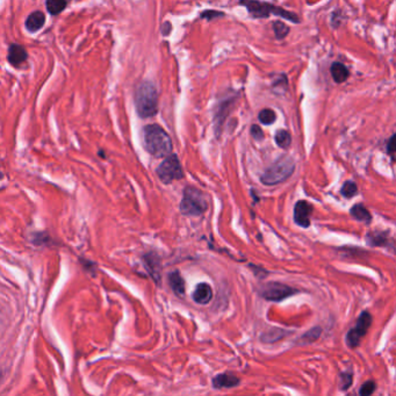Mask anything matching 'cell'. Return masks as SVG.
<instances>
[{"label": "cell", "mask_w": 396, "mask_h": 396, "mask_svg": "<svg viewBox=\"0 0 396 396\" xmlns=\"http://www.w3.org/2000/svg\"><path fill=\"white\" fill-rule=\"evenodd\" d=\"M143 141L146 151L156 158H164L172 152V141L169 134L158 125H148L143 129Z\"/></svg>", "instance_id": "6da1fadb"}, {"label": "cell", "mask_w": 396, "mask_h": 396, "mask_svg": "<svg viewBox=\"0 0 396 396\" xmlns=\"http://www.w3.org/2000/svg\"><path fill=\"white\" fill-rule=\"evenodd\" d=\"M135 106L137 114L143 119L156 115L158 111V93L154 83L143 81L135 93Z\"/></svg>", "instance_id": "7a4b0ae2"}, {"label": "cell", "mask_w": 396, "mask_h": 396, "mask_svg": "<svg viewBox=\"0 0 396 396\" xmlns=\"http://www.w3.org/2000/svg\"><path fill=\"white\" fill-rule=\"evenodd\" d=\"M239 4L245 6L248 8L249 13L253 17H257V19L269 17L271 14H274V16L283 17V19L288 20V21L295 23L300 22L299 16L296 14L290 13V12L278 7V6L268 4V2H262L258 1V0H239Z\"/></svg>", "instance_id": "3957f363"}, {"label": "cell", "mask_w": 396, "mask_h": 396, "mask_svg": "<svg viewBox=\"0 0 396 396\" xmlns=\"http://www.w3.org/2000/svg\"><path fill=\"white\" fill-rule=\"evenodd\" d=\"M294 170V160L288 156H283L265 170V172L260 177V180L264 185L273 186V185L284 183L285 180H287L293 174Z\"/></svg>", "instance_id": "277c9868"}, {"label": "cell", "mask_w": 396, "mask_h": 396, "mask_svg": "<svg viewBox=\"0 0 396 396\" xmlns=\"http://www.w3.org/2000/svg\"><path fill=\"white\" fill-rule=\"evenodd\" d=\"M208 208L206 196L195 187H186L184 190L180 210L186 216H200Z\"/></svg>", "instance_id": "5b68a950"}, {"label": "cell", "mask_w": 396, "mask_h": 396, "mask_svg": "<svg viewBox=\"0 0 396 396\" xmlns=\"http://www.w3.org/2000/svg\"><path fill=\"white\" fill-rule=\"evenodd\" d=\"M157 174L164 184H171L172 181L184 178V172L178 157L175 155L166 156L157 168Z\"/></svg>", "instance_id": "8992f818"}, {"label": "cell", "mask_w": 396, "mask_h": 396, "mask_svg": "<svg viewBox=\"0 0 396 396\" xmlns=\"http://www.w3.org/2000/svg\"><path fill=\"white\" fill-rule=\"evenodd\" d=\"M371 324H372L371 314L368 312H364L362 315H360V317L358 318L356 327L352 328V329L348 333V336H346L348 345L352 348H357V346L359 345L360 339H362L368 331Z\"/></svg>", "instance_id": "52a82bcc"}, {"label": "cell", "mask_w": 396, "mask_h": 396, "mask_svg": "<svg viewBox=\"0 0 396 396\" xmlns=\"http://www.w3.org/2000/svg\"><path fill=\"white\" fill-rule=\"evenodd\" d=\"M296 289L292 288V287L287 286V285L279 284V283H269L260 289V295L268 301L273 302H280L285 300V299L289 298L293 294H295Z\"/></svg>", "instance_id": "ba28073f"}, {"label": "cell", "mask_w": 396, "mask_h": 396, "mask_svg": "<svg viewBox=\"0 0 396 396\" xmlns=\"http://www.w3.org/2000/svg\"><path fill=\"white\" fill-rule=\"evenodd\" d=\"M313 213V206L306 200L296 202L294 207V222L302 228L310 225V215Z\"/></svg>", "instance_id": "9c48e42d"}, {"label": "cell", "mask_w": 396, "mask_h": 396, "mask_svg": "<svg viewBox=\"0 0 396 396\" xmlns=\"http://www.w3.org/2000/svg\"><path fill=\"white\" fill-rule=\"evenodd\" d=\"M193 300L199 304H207L209 303L210 300L213 299V289L209 285L206 283L199 284L195 287L194 292L192 295Z\"/></svg>", "instance_id": "30bf717a"}, {"label": "cell", "mask_w": 396, "mask_h": 396, "mask_svg": "<svg viewBox=\"0 0 396 396\" xmlns=\"http://www.w3.org/2000/svg\"><path fill=\"white\" fill-rule=\"evenodd\" d=\"M8 62L13 66H19L27 61V51L20 45H12L8 49Z\"/></svg>", "instance_id": "8fae6325"}, {"label": "cell", "mask_w": 396, "mask_h": 396, "mask_svg": "<svg viewBox=\"0 0 396 396\" xmlns=\"http://www.w3.org/2000/svg\"><path fill=\"white\" fill-rule=\"evenodd\" d=\"M239 382H240V380L236 377V375L229 374V373L219 374L213 379V386H214V388H216V389L233 388V387H236L237 385H239Z\"/></svg>", "instance_id": "7c38bea8"}, {"label": "cell", "mask_w": 396, "mask_h": 396, "mask_svg": "<svg viewBox=\"0 0 396 396\" xmlns=\"http://www.w3.org/2000/svg\"><path fill=\"white\" fill-rule=\"evenodd\" d=\"M46 23V16L43 12L35 11L26 20V28L32 33L40 31Z\"/></svg>", "instance_id": "4fadbf2b"}, {"label": "cell", "mask_w": 396, "mask_h": 396, "mask_svg": "<svg viewBox=\"0 0 396 396\" xmlns=\"http://www.w3.org/2000/svg\"><path fill=\"white\" fill-rule=\"evenodd\" d=\"M330 72H331V76H333V80L338 84L344 83L346 79L348 78V75H350L348 67H346L344 64L339 63V62H335V63H333V65H331L330 67Z\"/></svg>", "instance_id": "5bb4252c"}, {"label": "cell", "mask_w": 396, "mask_h": 396, "mask_svg": "<svg viewBox=\"0 0 396 396\" xmlns=\"http://www.w3.org/2000/svg\"><path fill=\"white\" fill-rule=\"evenodd\" d=\"M169 283L175 295L184 296L185 294V281L179 271H173L169 275Z\"/></svg>", "instance_id": "9a60e30c"}, {"label": "cell", "mask_w": 396, "mask_h": 396, "mask_svg": "<svg viewBox=\"0 0 396 396\" xmlns=\"http://www.w3.org/2000/svg\"><path fill=\"white\" fill-rule=\"evenodd\" d=\"M350 213L357 221L360 222H366V223H368L372 219L371 213H369L367 208L364 207L363 205H356V206H353L350 210Z\"/></svg>", "instance_id": "2e32d148"}, {"label": "cell", "mask_w": 396, "mask_h": 396, "mask_svg": "<svg viewBox=\"0 0 396 396\" xmlns=\"http://www.w3.org/2000/svg\"><path fill=\"white\" fill-rule=\"evenodd\" d=\"M47 10L51 16L60 14L66 7L67 0H47Z\"/></svg>", "instance_id": "e0dca14e"}, {"label": "cell", "mask_w": 396, "mask_h": 396, "mask_svg": "<svg viewBox=\"0 0 396 396\" xmlns=\"http://www.w3.org/2000/svg\"><path fill=\"white\" fill-rule=\"evenodd\" d=\"M274 140L275 143L283 149H287L290 145V143H292V136H290V134L287 130H283V129L277 131Z\"/></svg>", "instance_id": "ac0fdd59"}, {"label": "cell", "mask_w": 396, "mask_h": 396, "mask_svg": "<svg viewBox=\"0 0 396 396\" xmlns=\"http://www.w3.org/2000/svg\"><path fill=\"white\" fill-rule=\"evenodd\" d=\"M367 243L374 246H381L388 244V238H387L386 233H375L367 236Z\"/></svg>", "instance_id": "d6986e66"}, {"label": "cell", "mask_w": 396, "mask_h": 396, "mask_svg": "<svg viewBox=\"0 0 396 396\" xmlns=\"http://www.w3.org/2000/svg\"><path fill=\"white\" fill-rule=\"evenodd\" d=\"M258 119L259 121L263 123V125H272L277 119V115H275L274 111L269 110V108H266V110L260 111L259 115H258Z\"/></svg>", "instance_id": "ffe728a7"}, {"label": "cell", "mask_w": 396, "mask_h": 396, "mask_svg": "<svg viewBox=\"0 0 396 396\" xmlns=\"http://www.w3.org/2000/svg\"><path fill=\"white\" fill-rule=\"evenodd\" d=\"M273 31H274L275 37H277L278 40H283L289 34L288 26H286L284 22L279 21V20L273 22Z\"/></svg>", "instance_id": "44dd1931"}, {"label": "cell", "mask_w": 396, "mask_h": 396, "mask_svg": "<svg viewBox=\"0 0 396 396\" xmlns=\"http://www.w3.org/2000/svg\"><path fill=\"white\" fill-rule=\"evenodd\" d=\"M284 336H286V333H285L284 330L273 329L272 331H268L266 333H264L262 336V339L266 343H273L279 340L280 338H283Z\"/></svg>", "instance_id": "7402d4cb"}, {"label": "cell", "mask_w": 396, "mask_h": 396, "mask_svg": "<svg viewBox=\"0 0 396 396\" xmlns=\"http://www.w3.org/2000/svg\"><path fill=\"white\" fill-rule=\"evenodd\" d=\"M340 193L344 198L351 199L353 198L354 195H357L358 193V187L357 185L353 183V181H346V183L343 185L342 190H340Z\"/></svg>", "instance_id": "603a6c76"}, {"label": "cell", "mask_w": 396, "mask_h": 396, "mask_svg": "<svg viewBox=\"0 0 396 396\" xmlns=\"http://www.w3.org/2000/svg\"><path fill=\"white\" fill-rule=\"evenodd\" d=\"M321 333H322L321 328L316 327V328H314V329L308 331L306 335L302 336L300 340H302V343H303V344H307V343L315 342V340L317 339L318 337H319V335H321Z\"/></svg>", "instance_id": "cb8c5ba5"}, {"label": "cell", "mask_w": 396, "mask_h": 396, "mask_svg": "<svg viewBox=\"0 0 396 396\" xmlns=\"http://www.w3.org/2000/svg\"><path fill=\"white\" fill-rule=\"evenodd\" d=\"M353 382V377H352V373L350 372H346V373H340V389L342 391H346L348 389Z\"/></svg>", "instance_id": "d4e9b609"}, {"label": "cell", "mask_w": 396, "mask_h": 396, "mask_svg": "<svg viewBox=\"0 0 396 396\" xmlns=\"http://www.w3.org/2000/svg\"><path fill=\"white\" fill-rule=\"evenodd\" d=\"M374 391H375L374 381H367V382H365L362 386V388H360V391H359V394L362 396H368V395L373 394Z\"/></svg>", "instance_id": "484cf974"}, {"label": "cell", "mask_w": 396, "mask_h": 396, "mask_svg": "<svg viewBox=\"0 0 396 396\" xmlns=\"http://www.w3.org/2000/svg\"><path fill=\"white\" fill-rule=\"evenodd\" d=\"M251 135L253 136V139L257 141H262L264 139L263 130L260 129V127H258L257 125H253L251 127Z\"/></svg>", "instance_id": "4316f807"}, {"label": "cell", "mask_w": 396, "mask_h": 396, "mask_svg": "<svg viewBox=\"0 0 396 396\" xmlns=\"http://www.w3.org/2000/svg\"><path fill=\"white\" fill-rule=\"evenodd\" d=\"M223 16V13H221V12H218V11L212 10V11H206V12H205V13H202V14H201V17H207V19L212 20V19H214V17H216V16Z\"/></svg>", "instance_id": "83f0119b"}, {"label": "cell", "mask_w": 396, "mask_h": 396, "mask_svg": "<svg viewBox=\"0 0 396 396\" xmlns=\"http://www.w3.org/2000/svg\"><path fill=\"white\" fill-rule=\"evenodd\" d=\"M387 151L391 154L392 157L394 156V155H393V154H394V135H393V136L388 141V145H387Z\"/></svg>", "instance_id": "f1b7e54d"}]
</instances>
